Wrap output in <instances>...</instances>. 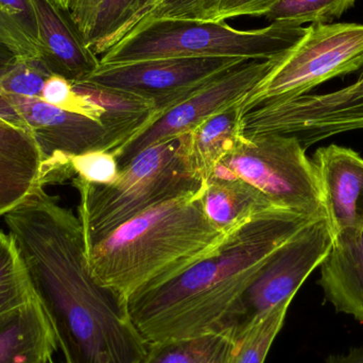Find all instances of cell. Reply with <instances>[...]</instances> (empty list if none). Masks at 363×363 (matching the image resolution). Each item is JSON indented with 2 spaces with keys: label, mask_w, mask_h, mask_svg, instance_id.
Listing matches in <instances>:
<instances>
[{
  "label": "cell",
  "mask_w": 363,
  "mask_h": 363,
  "mask_svg": "<svg viewBox=\"0 0 363 363\" xmlns=\"http://www.w3.org/2000/svg\"><path fill=\"white\" fill-rule=\"evenodd\" d=\"M66 363H143L125 305L91 277L78 217L38 184L2 216Z\"/></svg>",
  "instance_id": "obj_1"
},
{
  "label": "cell",
  "mask_w": 363,
  "mask_h": 363,
  "mask_svg": "<svg viewBox=\"0 0 363 363\" xmlns=\"http://www.w3.org/2000/svg\"><path fill=\"white\" fill-rule=\"evenodd\" d=\"M313 221L275 207L256 213L204 259L128 298V317L147 345L221 330L269 258Z\"/></svg>",
  "instance_id": "obj_2"
},
{
  "label": "cell",
  "mask_w": 363,
  "mask_h": 363,
  "mask_svg": "<svg viewBox=\"0 0 363 363\" xmlns=\"http://www.w3.org/2000/svg\"><path fill=\"white\" fill-rule=\"evenodd\" d=\"M202 188L145 211L85 250L94 279L125 304L215 252L228 233L205 217Z\"/></svg>",
  "instance_id": "obj_3"
},
{
  "label": "cell",
  "mask_w": 363,
  "mask_h": 363,
  "mask_svg": "<svg viewBox=\"0 0 363 363\" xmlns=\"http://www.w3.org/2000/svg\"><path fill=\"white\" fill-rule=\"evenodd\" d=\"M180 138L159 143L121 168L111 185L72 179L80 202L78 219L85 250L97 245L125 222L145 211L202 188L184 165Z\"/></svg>",
  "instance_id": "obj_4"
},
{
  "label": "cell",
  "mask_w": 363,
  "mask_h": 363,
  "mask_svg": "<svg viewBox=\"0 0 363 363\" xmlns=\"http://www.w3.org/2000/svg\"><path fill=\"white\" fill-rule=\"evenodd\" d=\"M304 26L273 21L268 27L238 30L222 23L151 19L134 28L99 57L116 65L163 57H232L269 60L301 40Z\"/></svg>",
  "instance_id": "obj_5"
},
{
  "label": "cell",
  "mask_w": 363,
  "mask_h": 363,
  "mask_svg": "<svg viewBox=\"0 0 363 363\" xmlns=\"http://www.w3.org/2000/svg\"><path fill=\"white\" fill-rule=\"evenodd\" d=\"M307 149L294 135H241L219 162L273 206L309 220L326 219L321 186Z\"/></svg>",
  "instance_id": "obj_6"
},
{
  "label": "cell",
  "mask_w": 363,
  "mask_h": 363,
  "mask_svg": "<svg viewBox=\"0 0 363 363\" xmlns=\"http://www.w3.org/2000/svg\"><path fill=\"white\" fill-rule=\"evenodd\" d=\"M362 67L363 25L308 26L301 40L277 57L272 70L245 98L243 114L267 102L307 95L322 83Z\"/></svg>",
  "instance_id": "obj_7"
},
{
  "label": "cell",
  "mask_w": 363,
  "mask_h": 363,
  "mask_svg": "<svg viewBox=\"0 0 363 363\" xmlns=\"http://www.w3.org/2000/svg\"><path fill=\"white\" fill-rule=\"evenodd\" d=\"M334 240L328 219L315 220L284 243L260 269L224 321L235 341L271 309L292 301L311 273L319 268Z\"/></svg>",
  "instance_id": "obj_8"
},
{
  "label": "cell",
  "mask_w": 363,
  "mask_h": 363,
  "mask_svg": "<svg viewBox=\"0 0 363 363\" xmlns=\"http://www.w3.org/2000/svg\"><path fill=\"white\" fill-rule=\"evenodd\" d=\"M279 57L241 60L180 104L160 115L140 133L113 151L121 169L149 147L180 138L205 119L245 100L272 70Z\"/></svg>",
  "instance_id": "obj_9"
},
{
  "label": "cell",
  "mask_w": 363,
  "mask_h": 363,
  "mask_svg": "<svg viewBox=\"0 0 363 363\" xmlns=\"http://www.w3.org/2000/svg\"><path fill=\"white\" fill-rule=\"evenodd\" d=\"M245 59L163 57L99 65L84 82L135 94L155 104L157 116Z\"/></svg>",
  "instance_id": "obj_10"
},
{
  "label": "cell",
  "mask_w": 363,
  "mask_h": 363,
  "mask_svg": "<svg viewBox=\"0 0 363 363\" xmlns=\"http://www.w3.org/2000/svg\"><path fill=\"white\" fill-rule=\"evenodd\" d=\"M0 117L29 132L45 160L110 151L104 128L95 119L47 104L40 98L0 94Z\"/></svg>",
  "instance_id": "obj_11"
},
{
  "label": "cell",
  "mask_w": 363,
  "mask_h": 363,
  "mask_svg": "<svg viewBox=\"0 0 363 363\" xmlns=\"http://www.w3.org/2000/svg\"><path fill=\"white\" fill-rule=\"evenodd\" d=\"M313 166L319 179L333 235L363 228V159L350 148L332 144L318 149Z\"/></svg>",
  "instance_id": "obj_12"
},
{
  "label": "cell",
  "mask_w": 363,
  "mask_h": 363,
  "mask_svg": "<svg viewBox=\"0 0 363 363\" xmlns=\"http://www.w3.org/2000/svg\"><path fill=\"white\" fill-rule=\"evenodd\" d=\"M38 27L40 61L72 84L84 82L100 65L74 23L52 0H30Z\"/></svg>",
  "instance_id": "obj_13"
},
{
  "label": "cell",
  "mask_w": 363,
  "mask_h": 363,
  "mask_svg": "<svg viewBox=\"0 0 363 363\" xmlns=\"http://www.w3.org/2000/svg\"><path fill=\"white\" fill-rule=\"evenodd\" d=\"M318 285L337 313L363 322V228L335 235Z\"/></svg>",
  "instance_id": "obj_14"
},
{
  "label": "cell",
  "mask_w": 363,
  "mask_h": 363,
  "mask_svg": "<svg viewBox=\"0 0 363 363\" xmlns=\"http://www.w3.org/2000/svg\"><path fill=\"white\" fill-rule=\"evenodd\" d=\"M43 163L44 157L31 134L0 117V216L40 183Z\"/></svg>",
  "instance_id": "obj_15"
},
{
  "label": "cell",
  "mask_w": 363,
  "mask_h": 363,
  "mask_svg": "<svg viewBox=\"0 0 363 363\" xmlns=\"http://www.w3.org/2000/svg\"><path fill=\"white\" fill-rule=\"evenodd\" d=\"M242 101L205 119L191 131L180 136L182 160L192 178L206 180L213 168L242 135Z\"/></svg>",
  "instance_id": "obj_16"
},
{
  "label": "cell",
  "mask_w": 363,
  "mask_h": 363,
  "mask_svg": "<svg viewBox=\"0 0 363 363\" xmlns=\"http://www.w3.org/2000/svg\"><path fill=\"white\" fill-rule=\"evenodd\" d=\"M72 86L81 97L101 111L99 123L108 135L110 152L123 146L157 118L155 104L135 94L87 81Z\"/></svg>",
  "instance_id": "obj_17"
},
{
  "label": "cell",
  "mask_w": 363,
  "mask_h": 363,
  "mask_svg": "<svg viewBox=\"0 0 363 363\" xmlns=\"http://www.w3.org/2000/svg\"><path fill=\"white\" fill-rule=\"evenodd\" d=\"M57 337L38 298L0 318V363H48Z\"/></svg>",
  "instance_id": "obj_18"
},
{
  "label": "cell",
  "mask_w": 363,
  "mask_h": 363,
  "mask_svg": "<svg viewBox=\"0 0 363 363\" xmlns=\"http://www.w3.org/2000/svg\"><path fill=\"white\" fill-rule=\"evenodd\" d=\"M201 203L209 223L221 233H230L256 213L274 207L253 186L239 179L204 181Z\"/></svg>",
  "instance_id": "obj_19"
},
{
  "label": "cell",
  "mask_w": 363,
  "mask_h": 363,
  "mask_svg": "<svg viewBox=\"0 0 363 363\" xmlns=\"http://www.w3.org/2000/svg\"><path fill=\"white\" fill-rule=\"evenodd\" d=\"M236 341L225 330L148 345L143 363H232Z\"/></svg>",
  "instance_id": "obj_20"
},
{
  "label": "cell",
  "mask_w": 363,
  "mask_h": 363,
  "mask_svg": "<svg viewBox=\"0 0 363 363\" xmlns=\"http://www.w3.org/2000/svg\"><path fill=\"white\" fill-rule=\"evenodd\" d=\"M161 0H102L86 38V45L101 57L125 38Z\"/></svg>",
  "instance_id": "obj_21"
},
{
  "label": "cell",
  "mask_w": 363,
  "mask_h": 363,
  "mask_svg": "<svg viewBox=\"0 0 363 363\" xmlns=\"http://www.w3.org/2000/svg\"><path fill=\"white\" fill-rule=\"evenodd\" d=\"M0 40L19 60L40 59L38 27L30 0H0Z\"/></svg>",
  "instance_id": "obj_22"
},
{
  "label": "cell",
  "mask_w": 363,
  "mask_h": 363,
  "mask_svg": "<svg viewBox=\"0 0 363 363\" xmlns=\"http://www.w3.org/2000/svg\"><path fill=\"white\" fill-rule=\"evenodd\" d=\"M35 298L25 264L10 235L0 230V318L6 317Z\"/></svg>",
  "instance_id": "obj_23"
},
{
  "label": "cell",
  "mask_w": 363,
  "mask_h": 363,
  "mask_svg": "<svg viewBox=\"0 0 363 363\" xmlns=\"http://www.w3.org/2000/svg\"><path fill=\"white\" fill-rule=\"evenodd\" d=\"M292 301L281 303L255 322L239 340L232 363H264L281 332Z\"/></svg>",
  "instance_id": "obj_24"
},
{
  "label": "cell",
  "mask_w": 363,
  "mask_h": 363,
  "mask_svg": "<svg viewBox=\"0 0 363 363\" xmlns=\"http://www.w3.org/2000/svg\"><path fill=\"white\" fill-rule=\"evenodd\" d=\"M57 160V183L74 177L95 185H111L118 179L121 172L118 162L110 151L94 150L76 155L60 153Z\"/></svg>",
  "instance_id": "obj_25"
},
{
  "label": "cell",
  "mask_w": 363,
  "mask_h": 363,
  "mask_svg": "<svg viewBox=\"0 0 363 363\" xmlns=\"http://www.w3.org/2000/svg\"><path fill=\"white\" fill-rule=\"evenodd\" d=\"M357 0H279L264 16L296 25H326L340 18Z\"/></svg>",
  "instance_id": "obj_26"
},
{
  "label": "cell",
  "mask_w": 363,
  "mask_h": 363,
  "mask_svg": "<svg viewBox=\"0 0 363 363\" xmlns=\"http://www.w3.org/2000/svg\"><path fill=\"white\" fill-rule=\"evenodd\" d=\"M51 76L40 60H19L0 79V94L40 98L47 79Z\"/></svg>",
  "instance_id": "obj_27"
},
{
  "label": "cell",
  "mask_w": 363,
  "mask_h": 363,
  "mask_svg": "<svg viewBox=\"0 0 363 363\" xmlns=\"http://www.w3.org/2000/svg\"><path fill=\"white\" fill-rule=\"evenodd\" d=\"M221 2L222 0H161L138 26L151 19L163 18L215 23Z\"/></svg>",
  "instance_id": "obj_28"
},
{
  "label": "cell",
  "mask_w": 363,
  "mask_h": 363,
  "mask_svg": "<svg viewBox=\"0 0 363 363\" xmlns=\"http://www.w3.org/2000/svg\"><path fill=\"white\" fill-rule=\"evenodd\" d=\"M40 99L63 110L91 117L99 123L101 111L77 94L72 83L63 77L51 74L45 83Z\"/></svg>",
  "instance_id": "obj_29"
},
{
  "label": "cell",
  "mask_w": 363,
  "mask_h": 363,
  "mask_svg": "<svg viewBox=\"0 0 363 363\" xmlns=\"http://www.w3.org/2000/svg\"><path fill=\"white\" fill-rule=\"evenodd\" d=\"M72 19L79 33L86 42L102 0H52Z\"/></svg>",
  "instance_id": "obj_30"
},
{
  "label": "cell",
  "mask_w": 363,
  "mask_h": 363,
  "mask_svg": "<svg viewBox=\"0 0 363 363\" xmlns=\"http://www.w3.org/2000/svg\"><path fill=\"white\" fill-rule=\"evenodd\" d=\"M279 0H222L215 23L240 16H264Z\"/></svg>",
  "instance_id": "obj_31"
},
{
  "label": "cell",
  "mask_w": 363,
  "mask_h": 363,
  "mask_svg": "<svg viewBox=\"0 0 363 363\" xmlns=\"http://www.w3.org/2000/svg\"><path fill=\"white\" fill-rule=\"evenodd\" d=\"M18 61L19 57H17L16 53L8 45L0 40V79L6 72H10Z\"/></svg>",
  "instance_id": "obj_32"
},
{
  "label": "cell",
  "mask_w": 363,
  "mask_h": 363,
  "mask_svg": "<svg viewBox=\"0 0 363 363\" xmlns=\"http://www.w3.org/2000/svg\"><path fill=\"white\" fill-rule=\"evenodd\" d=\"M325 363H363V345L354 347L347 353L330 355Z\"/></svg>",
  "instance_id": "obj_33"
},
{
  "label": "cell",
  "mask_w": 363,
  "mask_h": 363,
  "mask_svg": "<svg viewBox=\"0 0 363 363\" xmlns=\"http://www.w3.org/2000/svg\"><path fill=\"white\" fill-rule=\"evenodd\" d=\"M159 4H160V2H159Z\"/></svg>",
  "instance_id": "obj_34"
}]
</instances>
